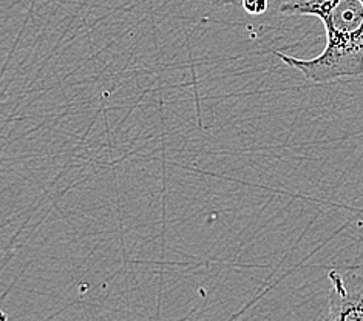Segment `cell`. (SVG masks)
<instances>
[{
  "label": "cell",
  "instance_id": "6da1fadb",
  "mask_svg": "<svg viewBox=\"0 0 363 321\" xmlns=\"http://www.w3.org/2000/svg\"><path fill=\"white\" fill-rule=\"evenodd\" d=\"M280 13L317 17L326 31V45L318 56L297 59L272 51L281 62L314 84L363 74V0H289Z\"/></svg>",
  "mask_w": 363,
  "mask_h": 321
},
{
  "label": "cell",
  "instance_id": "7a4b0ae2",
  "mask_svg": "<svg viewBox=\"0 0 363 321\" xmlns=\"http://www.w3.org/2000/svg\"><path fill=\"white\" fill-rule=\"evenodd\" d=\"M333 292L328 300L325 318L330 321H363V275L354 272L328 274Z\"/></svg>",
  "mask_w": 363,
  "mask_h": 321
},
{
  "label": "cell",
  "instance_id": "3957f363",
  "mask_svg": "<svg viewBox=\"0 0 363 321\" xmlns=\"http://www.w3.org/2000/svg\"><path fill=\"white\" fill-rule=\"evenodd\" d=\"M241 6L249 14H263L267 11V0H241Z\"/></svg>",
  "mask_w": 363,
  "mask_h": 321
},
{
  "label": "cell",
  "instance_id": "277c9868",
  "mask_svg": "<svg viewBox=\"0 0 363 321\" xmlns=\"http://www.w3.org/2000/svg\"><path fill=\"white\" fill-rule=\"evenodd\" d=\"M224 4H241V0H223V5Z\"/></svg>",
  "mask_w": 363,
  "mask_h": 321
},
{
  "label": "cell",
  "instance_id": "5b68a950",
  "mask_svg": "<svg viewBox=\"0 0 363 321\" xmlns=\"http://www.w3.org/2000/svg\"><path fill=\"white\" fill-rule=\"evenodd\" d=\"M204 2H211V4H215V5H221L223 0H204Z\"/></svg>",
  "mask_w": 363,
  "mask_h": 321
}]
</instances>
